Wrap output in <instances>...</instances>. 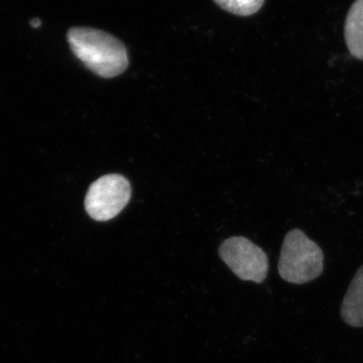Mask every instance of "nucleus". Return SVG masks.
Returning a JSON list of instances; mask_svg holds the SVG:
<instances>
[{
    "mask_svg": "<svg viewBox=\"0 0 363 363\" xmlns=\"http://www.w3.org/2000/svg\"><path fill=\"white\" fill-rule=\"evenodd\" d=\"M67 40L73 54L99 77H116L128 68L125 45L111 33L92 28H73L67 33Z\"/></svg>",
    "mask_w": 363,
    "mask_h": 363,
    "instance_id": "1",
    "label": "nucleus"
},
{
    "mask_svg": "<svg viewBox=\"0 0 363 363\" xmlns=\"http://www.w3.org/2000/svg\"><path fill=\"white\" fill-rule=\"evenodd\" d=\"M324 269V255L316 242L300 229L286 234L279 260V276L289 283L303 285L319 278Z\"/></svg>",
    "mask_w": 363,
    "mask_h": 363,
    "instance_id": "2",
    "label": "nucleus"
},
{
    "mask_svg": "<svg viewBox=\"0 0 363 363\" xmlns=\"http://www.w3.org/2000/svg\"><path fill=\"white\" fill-rule=\"evenodd\" d=\"M130 196V182L123 176H104L90 186L85 198V209L94 220L108 221L123 211Z\"/></svg>",
    "mask_w": 363,
    "mask_h": 363,
    "instance_id": "3",
    "label": "nucleus"
},
{
    "mask_svg": "<svg viewBox=\"0 0 363 363\" xmlns=\"http://www.w3.org/2000/svg\"><path fill=\"white\" fill-rule=\"evenodd\" d=\"M219 255L231 269L243 281L260 284L269 272L266 252L247 238L234 236L222 243Z\"/></svg>",
    "mask_w": 363,
    "mask_h": 363,
    "instance_id": "4",
    "label": "nucleus"
},
{
    "mask_svg": "<svg viewBox=\"0 0 363 363\" xmlns=\"http://www.w3.org/2000/svg\"><path fill=\"white\" fill-rule=\"evenodd\" d=\"M341 317L346 324L363 327V266L351 281L341 305Z\"/></svg>",
    "mask_w": 363,
    "mask_h": 363,
    "instance_id": "5",
    "label": "nucleus"
},
{
    "mask_svg": "<svg viewBox=\"0 0 363 363\" xmlns=\"http://www.w3.org/2000/svg\"><path fill=\"white\" fill-rule=\"evenodd\" d=\"M344 37L350 54L363 60V0H355L346 16Z\"/></svg>",
    "mask_w": 363,
    "mask_h": 363,
    "instance_id": "6",
    "label": "nucleus"
},
{
    "mask_svg": "<svg viewBox=\"0 0 363 363\" xmlns=\"http://www.w3.org/2000/svg\"><path fill=\"white\" fill-rule=\"evenodd\" d=\"M223 11L238 16H250L259 11L264 0H214Z\"/></svg>",
    "mask_w": 363,
    "mask_h": 363,
    "instance_id": "7",
    "label": "nucleus"
},
{
    "mask_svg": "<svg viewBox=\"0 0 363 363\" xmlns=\"http://www.w3.org/2000/svg\"><path fill=\"white\" fill-rule=\"evenodd\" d=\"M40 25H42V21H40L39 18H33V20L30 21V26H32L33 28H40Z\"/></svg>",
    "mask_w": 363,
    "mask_h": 363,
    "instance_id": "8",
    "label": "nucleus"
}]
</instances>
